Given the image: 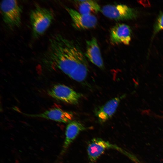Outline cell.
Returning <instances> with one entry per match:
<instances>
[{
  "instance_id": "cell-13",
  "label": "cell",
  "mask_w": 163,
  "mask_h": 163,
  "mask_svg": "<svg viewBox=\"0 0 163 163\" xmlns=\"http://www.w3.org/2000/svg\"><path fill=\"white\" fill-rule=\"evenodd\" d=\"M78 4V12L85 15H92L101 11V8L96 1L91 0H76Z\"/></svg>"
},
{
  "instance_id": "cell-3",
  "label": "cell",
  "mask_w": 163,
  "mask_h": 163,
  "mask_svg": "<svg viewBox=\"0 0 163 163\" xmlns=\"http://www.w3.org/2000/svg\"><path fill=\"white\" fill-rule=\"evenodd\" d=\"M3 20L10 28L20 27L21 24L22 7L16 0H3L0 4Z\"/></svg>"
},
{
  "instance_id": "cell-2",
  "label": "cell",
  "mask_w": 163,
  "mask_h": 163,
  "mask_svg": "<svg viewBox=\"0 0 163 163\" xmlns=\"http://www.w3.org/2000/svg\"><path fill=\"white\" fill-rule=\"evenodd\" d=\"M54 14L50 9L39 6L32 10L30 20L32 34L34 38L42 35L49 27L54 19Z\"/></svg>"
},
{
  "instance_id": "cell-14",
  "label": "cell",
  "mask_w": 163,
  "mask_h": 163,
  "mask_svg": "<svg viewBox=\"0 0 163 163\" xmlns=\"http://www.w3.org/2000/svg\"><path fill=\"white\" fill-rule=\"evenodd\" d=\"M162 29H163V12L160 13L155 24L153 36L154 37Z\"/></svg>"
},
{
  "instance_id": "cell-4",
  "label": "cell",
  "mask_w": 163,
  "mask_h": 163,
  "mask_svg": "<svg viewBox=\"0 0 163 163\" xmlns=\"http://www.w3.org/2000/svg\"><path fill=\"white\" fill-rule=\"evenodd\" d=\"M101 12L106 17L116 21L133 19L138 16L136 10L122 4L105 5Z\"/></svg>"
},
{
  "instance_id": "cell-11",
  "label": "cell",
  "mask_w": 163,
  "mask_h": 163,
  "mask_svg": "<svg viewBox=\"0 0 163 163\" xmlns=\"http://www.w3.org/2000/svg\"><path fill=\"white\" fill-rule=\"evenodd\" d=\"M67 125L65 132V138L60 156L66 152L70 145L76 138L79 133L87 129L82 123L77 121H71Z\"/></svg>"
},
{
  "instance_id": "cell-7",
  "label": "cell",
  "mask_w": 163,
  "mask_h": 163,
  "mask_svg": "<svg viewBox=\"0 0 163 163\" xmlns=\"http://www.w3.org/2000/svg\"><path fill=\"white\" fill-rule=\"evenodd\" d=\"M65 9L70 16L73 27L78 30L91 29L96 26L97 23L96 17L93 15H85L68 7Z\"/></svg>"
},
{
  "instance_id": "cell-8",
  "label": "cell",
  "mask_w": 163,
  "mask_h": 163,
  "mask_svg": "<svg viewBox=\"0 0 163 163\" xmlns=\"http://www.w3.org/2000/svg\"><path fill=\"white\" fill-rule=\"evenodd\" d=\"M23 113L26 116L32 117L41 118L65 123H69L72 121L74 117L72 112L58 108H53L38 114Z\"/></svg>"
},
{
  "instance_id": "cell-12",
  "label": "cell",
  "mask_w": 163,
  "mask_h": 163,
  "mask_svg": "<svg viewBox=\"0 0 163 163\" xmlns=\"http://www.w3.org/2000/svg\"><path fill=\"white\" fill-rule=\"evenodd\" d=\"M86 57L94 65L101 69L104 66L100 50L97 39L93 37L86 41Z\"/></svg>"
},
{
  "instance_id": "cell-6",
  "label": "cell",
  "mask_w": 163,
  "mask_h": 163,
  "mask_svg": "<svg viewBox=\"0 0 163 163\" xmlns=\"http://www.w3.org/2000/svg\"><path fill=\"white\" fill-rule=\"evenodd\" d=\"M118 146L101 138H95L88 143L87 152L89 163H95L105 150L110 149H117Z\"/></svg>"
},
{
  "instance_id": "cell-1",
  "label": "cell",
  "mask_w": 163,
  "mask_h": 163,
  "mask_svg": "<svg viewBox=\"0 0 163 163\" xmlns=\"http://www.w3.org/2000/svg\"><path fill=\"white\" fill-rule=\"evenodd\" d=\"M43 61L53 69H58L79 82L86 79L88 71L85 55L79 46L60 34L51 37Z\"/></svg>"
},
{
  "instance_id": "cell-9",
  "label": "cell",
  "mask_w": 163,
  "mask_h": 163,
  "mask_svg": "<svg viewBox=\"0 0 163 163\" xmlns=\"http://www.w3.org/2000/svg\"><path fill=\"white\" fill-rule=\"evenodd\" d=\"M125 96V95H123L113 98L95 109V115L100 123L105 122L113 117L117 110L121 100Z\"/></svg>"
},
{
  "instance_id": "cell-10",
  "label": "cell",
  "mask_w": 163,
  "mask_h": 163,
  "mask_svg": "<svg viewBox=\"0 0 163 163\" xmlns=\"http://www.w3.org/2000/svg\"><path fill=\"white\" fill-rule=\"evenodd\" d=\"M131 32L128 25L123 23L117 24L111 29L110 42L113 45L123 43L128 45L131 40Z\"/></svg>"
},
{
  "instance_id": "cell-5",
  "label": "cell",
  "mask_w": 163,
  "mask_h": 163,
  "mask_svg": "<svg viewBox=\"0 0 163 163\" xmlns=\"http://www.w3.org/2000/svg\"><path fill=\"white\" fill-rule=\"evenodd\" d=\"M48 94L56 100L74 105L78 104L82 95L69 87L61 84L54 85L48 90Z\"/></svg>"
}]
</instances>
